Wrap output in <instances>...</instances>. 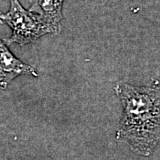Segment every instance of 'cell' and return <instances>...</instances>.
<instances>
[{
    "label": "cell",
    "instance_id": "obj_3",
    "mask_svg": "<svg viewBox=\"0 0 160 160\" xmlns=\"http://www.w3.org/2000/svg\"><path fill=\"white\" fill-rule=\"evenodd\" d=\"M21 75L38 77L37 71L16 57L0 39V89L7 88L13 79Z\"/></svg>",
    "mask_w": 160,
    "mask_h": 160
},
{
    "label": "cell",
    "instance_id": "obj_4",
    "mask_svg": "<svg viewBox=\"0 0 160 160\" xmlns=\"http://www.w3.org/2000/svg\"><path fill=\"white\" fill-rule=\"evenodd\" d=\"M64 0H33L29 11L39 15L53 34L62 30Z\"/></svg>",
    "mask_w": 160,
    "mask_h": 160
},
{
    "label": "cell",
    "instance_id": "obj_2",
    "mask_svg": "<svg viewBox=\"0 0 160 160\" xmlns=\"http://www.w3.org/2000/svg\"><path fill=\"white\" fill-rule=\"evenodd\" d=\"M0 24L11 28V37L5 39L7 45L18 44L25 46L34 42L47 33H52L39 15L26 10L19 0H10V9L7 13L0 12Z\"/></svg>",
    "mask_w": 160,
    "mask_h": 160
},
{
    "label": "cell",
    "instance_id": "obj_1",
    "mask_svg": "<svg viewBox=\"0 0 160 160\" xmlns=\"http://www.w3.org/2000/svg\"><path fill=\"white\" fill-rule=\"evenodd\" d=\"M115 92L123 108L117 138L139 154L148 157L159 142V88L119 82Z\"/></svg>",
    "mask_w": 160,
    "mask_h": 160
},
{
    "label": "cell",
    "instance_id": "obj_5",
    "mask_svg": "<svg viewBox=\"0 0 160 160\" xmlns=\"http://www.w3.org/2000/svg\"><path fill=\"white\" fill-rule=\"evenodd\" d=\"M109 0H85V2L91 7H99L105 5Z\"/></svg>",
    "mask_w": 160,
    "mask_h": 160
}]
</instances>
